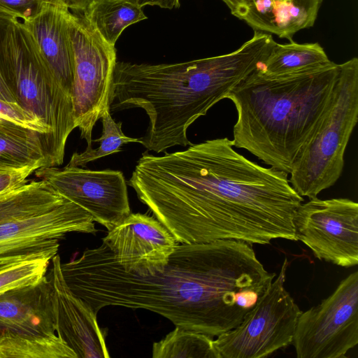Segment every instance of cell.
<instances>
[{"instance_id":"cell-1","label":"cell","mask_w":358,"mask_h":358,"mask_svg":"<svg viewBox=\"0 0 358 358\" xmlns=\"http://www.w3.org/2000/svg\"><path fill=\"white\" fill-rule=\"evenodd\" d=\"M233 147L221 138L162 156L145 152L128 185L180 243L297 241L294 216L303 199L288 173Z\"/></svg>"},{"instance_id":"cell-2","label":"cell","mask_w":358,"mask_h":358,"mask_svg":"<svg viewBox=\"0 0 358 358\" xmlns=\"http://www.w3.org/2000/svg\"><path fill=\"white\" fill-rule=\"evenodd\" d=\"M61 268L69 288L96 315L108 306L145 309L212 338L240 324L276 275L250 243L236 240L179 243L152 275L126 271L103 243Z\"/></svg>"},{"instance_id":"cell-3","label":"cell","mask_w":358,"mask_h":358,"mask_svg":"<svg viewBox=\"0 0 358 358\" xmlns=\"http://www.w3.org/2000/svg\"><path fill=\"white\" fill-rule=\"evenodd\" d=\"M276 42L254 31L237 50L222 55L176 64H115L110 110L143 108L150 123L140 143L164 152L191 145L189 127L252 71L261 67Z\"/></svg>"},{"instance_id":"cell-4","label":"cell","mask_w":358,"mask_h":358,"mask_svg":"<svg viewBox=\"0 0 358 358\" xmlns=\"http://www.w3.org/2000/svg\"><path fill=\"white\" fill-rule=\"evenodd\" d=\"M259 68L225 97L237 111L233 145L289 174L330 103L339 65L278 76Z\"/></svg>"},{"instance_id":"cell-5","label":"cell","mask_w":358,"mask_h":358,"mask_svg":"<svg viewBox=\"0 0 358 358\" xmlns=\"http://www.w3.org/2000/svg\"><path fill=\"white\" fill-rule=\"evenodd\" d=\"M0 71L17 103L48 127V166L61 165L76 128L72 99L54 78L20 20L0 17Z\"/></svg>"},{"instance_id":"cell-6","label":"cell","mask_w":358,"mask_h":358,"mask_svg":"<svg viewBox=\"0 0 358 358\" xmlns=\"http://www.w3.org/2000/svg\"><path fill=\"white\" fill-rule=\"evenodd\" d=\"M338 65L330 103L289 173L292 187L310 199L341 176L345 151L358 120V59Z\"/></svg>"},{"instance_id":"cell-7","label":"cell","mask_w":358,"mask_h":358,"mask_svg":"<svg viewBox=\"0 0 358 358\" xmlns=\"http://www.w3.org/2000/svg\"><path fill=\"white\" fill-rule=\"evenodd\" d=\"M78 358L56 332L52 289L39 281L0 293V358Z\"/></svg>"},{"instance_id":"cell-8","label":"cell","mask_w":358,"mask_h":358,"mask_svg":"<svg viewBox=\"0 0 358 358\" xmlns=\"http://www.w3.org/2000/svg\"><path fill=\"white\" fill-rule=\"evenodd\" d=\"M69 25L74 59V124L90 148L96 122L110 109L116 49L102 38L81 12H71Z\"/></svg>"},{"instance_id":"cell-9","label":"cell","mask_w":358,"mask_h":358,"mask_svg":"<svg viewBox=\"0 0 358 358\" xmlns=\"http://www.w3.org/2000/svg\"><path fill=\"white\" fill-rule=\"evenodd\" d=\"M289 262L281 269L255 306L234 329L213 340L219 358H262L292 343L299 307L286 290Z\"/></svg>"},{"instance_id":"cell-10","label":"cell","mask_w":358,"mask_h":358,"mask_svg":"<svg viewBox=\"0 0 358 358\" xmlns=\"http://www.w3.org/2000/svg\"><path fill=\"white\" fill-rule=\"evenodd\" d=\"M297 358H343L358 343V272L300 314L292 343Z\"/></svg>"},{"instance_id":"cell-11","label":"cell","mask_w":358,"mask_h":358,"mask_svg":"<svg viewBox=\"0 0 358 358\" xmlns=\"http://www.w3.org/2000/svg\"><path fill=\"white\" fill-rule=\"evenodd\" d=\"M83 208L66 199L47 211L0 224V267L25 260L55 257L59 240L72 232H97Z\"/></svg>"},{"instance_id":"cell-12","label":"cell","mask_w":358,"mask_h":358,"mask_svg":"<svg viewBox=\"0 0 358 358\" xmlns=\"http://www.w3.org/2000/svg\"><path fill=\"white\" fill-rule=\"evenodd\" d=\"M295 235L320 260L358 264V203L346 198L311 199L294 216Z\"/></svg>"},{"instance_id":"cell-13","label":"cell","mask_w":358,"mask_h":358,"mask_svg":"<svg viewBox=\"0 0 358 358\" xmlns=\"http://www.w3.org/2000/svg\"><path fill=\"white\" fill-rule=\"evenodd\" d=\"M35 176L76 203L108 231L131 213L127 182L120 171L90 170L66 165L44 166Z\"/></svg>"},{"instance_id":"cell-14","label":"cell","mask_w":358,"mask_h":358,"mask_svg":"<svg viewBox=\"0 0 358 358\" xmlns=\"http://www.w3.org/2000/svg\"><path fill=\"white\" fill-rule=\"evenodd\" d=\"M119 264L141 276L161 272L179 243L156 217L131 213L102 239Z\"/></svg>"},{"instance_id":"cell-15","label":"cell","mask_w":358,"mask_h":358,"mask_svg":"<svg viewBox=\"0 0 358 358\" xmlns=\"http://www.w3.org/2000/svg\"><path fill=\"white\" fill-rule=\"evenodd\" d=\"M48 276L52 289V303L57 334L75 352L78 358H108L107 331L101 328L90 305L76 295L66 282L57 254L51 260Z\"/></svg>"},{"instance_id":"cell-16","label":"cell","mask_w":358,"mask_h":358,"mask_svg":"<svg viewBox=\"0 0 358 358\" xmlns=\"http://www.w3.org/2000/svg\"><path fill=\"white\" fill-rule=\"evenodd\" d=\"M71 13L60 3L48 0L33 18L22 22L54 78L71 97L74 59L69 25Z\"/></svg>"},{"instance_id":"cell-17","label":"cell","mask_w":358,"mask_h":358,"mask_svg":"<svg viewBox=\"0 0 358 358\" xmlns=\"http://www.w3.org/2000/svg\"><path fill=\"white\" fill-rule=\"evenodd\" d=\"M231 15L254 31L293 41L295 34L314 26L323 0H221Z\"/></svg>"},{"instance_id":"cell-18","label":"cell","mask_w":358,"mask_h":358,"mask_svg":"<svg viewBox=\"0 0 358 358\" xmlns=\"http://www.w3.org/2000/svg\"><path fill=\"white\" fill-rule=\"evenodd\" d=\"M0 165L22 168L48 166L44 136L0 119Z\"/></svg>"},{"instance_id":"cell-19","label":"cell","mask_w":358,"mask_h":358,"mask_svg":"<svg viewBox=\"0 0 358 358\" xmlns=\"http://www.w3.org/2000/svg\"><path fill=\"white\" fill-rule=\"evenodd\" d=\"M102 38L115 46L129 26L147 19L143 7L131 0H92L81 12Z\"/></svg>"},{"instance_id":"cell-20","label":"cell","mask_w":358,"mask_h":358,"mask_svg":"<svg viewBox=\"0 0 358 358\" xmlns=\"http://www.w3.org/2000/svg\"><path fill=\"white\" fill-rule=\"evenodd\" d=\"M66 199L43 180L0 195V224L47 211Z\"/></svg>"},{"instance_id":"cell-21","label":"cell","mask_w":358,"mask_h":358,"mask_svg":"<svg viewBox=\"0 0 358 358\" xmlns=\"http://www.w3.org/2000/svg\"><path fill=\"white\" fill-rule=\"evenodd\" d=\"M331 60L318 43H275L268 56L259 68L267 76L292 74L322 66Z\"/></svg>"},{"instance_id":"cell-22","label":"cell","mask_w":358,"mask_h":358,"mask_svg":"<svg viewBox=\"0 0 358 358\" xmlns=\"http://www.w3.org/2000/svg\"><path fill=\"white\" fill-rule=\"evenodd\" d=\"M153 358H219L212 337L179 327L152 345Z\"/></svg>"},{"instance_id":"cell-23","label":"cell","mask_w":358,"mask_h":358,"mask_svg":"<svg viewBox=\"0 0 358 358\" xmlns=\"http://www.w3.org/2000/svg\"><path fill=\"white\" fill-rule=\"evenodd\" d=\"M100 119L102 123L101 136L99 138L92 140V142H99V147L96 149L87 148L82 152H74L68 166L83 167L90 162L120 152L124 144L140 143V138H131L124 134L122 122H115L110 115V109L106 110Z\"/></svg>"},{"instance_id":"cell-24","label":"cell","mask_w":358,"mask_h":358,"mask_svg":"<svg viewBox=\"0 0 358 358\" xmlns=\"http://www.w3.org/2000/svg\"><path fill=\"white\" fill-rule=\"evenodd\" d=\"M53 257H43L25 260L0 270V293L32 284L45 276Z\"/></svg>"},{"instance_id":"cell-25","label":"cell","mask_w":358,"mask_h":358,"mask_svg":"<svg viewBox=\"0 0 358 358\" xmlns=\"http://www.w3.org/2000/svg\"><path fill=\"white\" fill-rule=\"evenodd\" d=\"M0 119L19 124L42 134L45 138L46 152L50 131L47 125L38 117L16 103L0 99Z\"/></svg>"},{"instance_id":"cell-26","label":"cell","mask_w":358,"mask_h":358,"mask_svg":"<svg viewBox=\"0 0 358 358\" xmlns=\"http://www.w3.org/2000/svg\"><path fill=\"white\" fill-rule=\"evenodd\" d=\"M48 0H0V17L21 22L33 18Z\"/></svg>"},{"instance_id":"cell-27","label":"cell","mask_w":358,"mask_h":358,"mask_svg":"<svg viewBox=\"0 0 358 358\" xmlns=\"http://www.w3.org/2000/svg\"><path fill=\"white\" fill-rule=\"evenodd\" d=\"M38 169L36 166L16 168L0 165V195L27 183L29 176Z\"/></svg>"},{"instance_id":"cell-28","label":"cell","mask_w":358,"mask_h":358,"mask_svg":"<svg viewBox=\"0 0 358 358\" xmlns=\"http://www.w3.org/2000/svg\"><path fill=\"white\" fill-rule=\"evenodd\" d=\"M141 7L157 6L162 8L173 9L180 7V0H131Z\"/></svg>"},{"instance_id":"cell-29","label":"cell","mask_w":358,"mask_h":358,"mask_svg":"<svg viewBox=\"0 0 358 358\" xmlns=\"http://www.w3.org/2000/svg\"><path fill=\"white\" fill-rule=\"evenodd\" d=\"M73 12H83L92 0H54Z\"/></svg>"},{"instance_id":"cell-30","label":"cell","mask_w":358,"mask_h":358,"mask_svg":"<svg viewBox=\"0 0 358 358\" xmlns=\"http://www.w3.org/2000/svg\"><path fill=\"white\" fill-rule=\"evenodd\" d=\"M0 99L6 101L16 103L17 101L13 94L8 89L0 71Z\"/></svg>"}]
</instances>
